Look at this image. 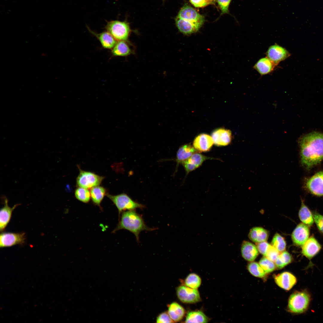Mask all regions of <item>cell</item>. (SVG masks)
I'll use <instances>...</instances> for the list:
<instances>
[{"mask_svg": "<svg viewBox=\"0 0 323 323\" xmlns=\"http://www.w3.org/2000/svg\"><path fill=\"white\" fill-rule=\"evenodd\" d=\"M184 282L185 286L192 289H197L201 284V279L196 274L191 273L187 276Z\"/></svg>", "mask_w": 323, "mask_h": 323, "instance_id": "31", "label": "cell"}, {"mask_svg": "<svg viewBox=\"0 0 323 323\" xmlns=\"http://www.w3.org/2000/svg\"><path fill=\"white\" fill-rule=\"evenodd\" d=\"M104 179V177L79 168V173L76 179L77 185L79 187L89 189L99 186Z\"/></svg>", "mask_w": 323, "mask_h": 323, "instance_id": "7", "label": "cell"}, {"mask_svg": "<svg viewBox=\"0 0 323 323\" xmlns=\"http://www.w3.org/2000/svg\"><path fill=\"white\" fill-rule=\"evenodd\" d=\"M310 300V295L306 291L295 292L289 297L288 309L292 313H303L308 309Z\"/></svg>", "mask_w": 323, "mask_h": 323, "instance_id": "3", "label": "cell"}, {"mask_svg": "<svg viewBox=\"0 0 323 323\" xmlns=\"http://www.w3.org/2000/svg\"><path fill=\"white\" fill-rule=\"evenodd\" d=\"M176 293L179 299L184 303L193 304L201 301L199 293L197 289L181 285L177 288Z\"/></svg>", "mask_w": 323, "mask_h": 323, "instance_id": "10", "label": "cell"}, {"mask_svg": "<svg viewBox=\"0 0 323 323\" xmlns=\"http://www.w3.org/2000/svg\"><path fill=\"white\" fill-rule=\"evenodd\" d=\"M156 322L159 323H172L174 322L171 319L167 312L160 314L156 319Z\"/></svg>", "mask_w": 323, "mask_h": 323, "instance_id": "39", "label": "cell"}, {"mask_svg": "<svg viewBox=\"0 0 323 323\" xmlns=\"http://www.w3.org/2000/svg\"><path fill=\"white\" fill-rule=\"evenodd\" d=\"M119 219L118 223L112 233H115L121 229L128 230L135 235L138 243L139 242V235L142 231H150L156 229L148 227L142 216L135 210L122 212Z\"/></svg>", "mask_w": 323, "mask_h": 323, "instance_id": "2", "label": "cell"}, {"mask_svg": "<svg viewBox=\"0 0 323 323\" xmlns=\"http://www.w3.org/2000/svg\"><path fill=\"white\" fill-rule=\"evenodd\" d=\"M305 186L313 195L318 196H323V171L319 172L307 179Z\"/></svg>", "mask_w": 323, "mask_h": 323, "instance_id": "8", "label": "cell"}, {"mask_svg": "<svg viewBox=\"0 0 323 323\" xmlns=\"http://www.w3.org/2000/svg\"><path fill=\"white\" fill-rule=\"evenodd\" d=\"M104 29L118 41H128L131 32L129 24L126 20L106 21Z\"/></svg>", "mask_w": 323, "mask_h": 323, "instance_id": "4", "label": "cell"}, {"mask_svg": "<svg viewBox=\"0 0 323 323\" xmlns=\"http://www.w3.org/2000/svg\"><path fill=\"white\" fill-rule=\"evenodd\" d=\"M309 227L303 223L298 224L292 231L291 238L294 244L301 246L309 237Z\"/></svg>", "mask_w": 323, "mask_h": 323, "instance_id": "12", "label": "cell"}, {"mask_svg": "<svg viewBox=\"0 0 323 323\" xmlns=\"http://www.w3.org/2000/svg\"><path fill=\"white\" fill-rule=\"evenodd\" d=\"M90 193L91 198L93 203L98 206L102 210V208L100 204L104 196L107 193L106 189L103 187L97 186L91 188Z\"/></svg>", "mask_w": 323, "mask_h": 323, "instance_id": "28", "label": "cell"}, {"mask_svg": "<svg viewBox=\"0 0 323 323\" xmlns=\"http://www.w3.org/2000/svg\"><path fill=\"white\" fill-rule=\"evenodd\" d=\"M280 253V252L271 245L265 257L275 262Z\"/></svg>", "mask_w": 323, "mask_h": 323, "instance_id": "38", "label": "cell"}, {"mask_svg": "<svg viewBox=\"0 0 323 323\" xmlns=\"http://www.w3.org/2000/svg\"><path fill=\"white\" fill-rule=\"evenodd\" d=\"M26 240L25 233L3 232L0 234L1 248L10 247L16 245H24Z\"/></svg>", "mask_w": 323, "mask_h": 323, "instance_id": "9", "label": "cell"}, {"mask_svg": "<svg viewBox=\"0 0 323 323\" xmlns=\"http://www.w3.org/2000/svg\"><path fill=\"white\" fill-rule=\"evenodd\" d=\"M268 236L267 231L261 227L252 228L250 230L249 234L250 240L257 243L266 241Z\"/></svg>", "mask_w": 323, "mask_h": 323, "instance_id": "26", "label": "cell"}, {"mask_svg": "<svg viewBox=\"0 0 323 323\" xmlns=\"http://www.w3.org/2000/svg\"><path fill=\"white\" fill-rule=\"evenodd\" d=\"M292 258L291 255L286 251L280 252L275 262L277 268L281 269L290 263Z\"/></svg>", "mask_w": 323, "mask_h": 323, "instance_id": "30", "label": "cell"}, {"mask_svg": "<svg viewBox=\"0 0 323 323\" xmlns=\"http://www.w3.org/2000/svg\"><path fill=\"white\" fill-rule=\"evenodd\" d=\"M199 152L194 153L189 159L182 163L186 174L199 167L203 162L208 159H218L205 156Z\"/></svg>", "mask_w": 323, "mask_h": 323, "instance_id": "14", "label": "cell"}, {"mask_svg": "<svg viewBox=\"0 0 323 323\" xmlns=\"http://www.w3.org/2000/svg\"><path fill=\"white\" fill-rule=\"evenodd\" d=\"M247 268L249 272L256 277L263 278L266 275L265 271L259 263L256 262H252L248 264Z\"/></svg>", "mask_w": 323, "mask_h": 323, "instance_id": "32", "label": "cell"}, {"mask_svg": "<svg viewBox=\"0 0 323 323\" xmlns=\"http://www.w3.org/2000/svg\"><path fill=\"white\" fill-rule=\"evenodd\" d=\"M131 45L129 41H118L111 50V57H126L132 54L133 50Z\"/></svg>", "mask_w": 323, "mask_h": 323, "instance_id": "19", "label": "cell"}, {"mask_svg": "<svg viewBox=\"0 0 323 323\" xmlns=\"http://www.w3.org/2000/svg\"><path fill=\"white\" fill-rule=\"evenodd\" d=\"M175 23L179 31L184 35H189L195 33L199 29L190 23L176 16Z\"/></svg>", "mask_w": 323, "mask_h": 323, "instance_id": "24", "label": "cell"}, {"mask_svg": "<svg viewBox=\"0 0 323 323\" xmlns=\"http://www.w3.org/2000/svg\"><path fill=\"white\" fill-rule=\"evenodd\" d=\"M208 318L202 311H191L187 315L185 322L186 323H207Z\"/></svg>", "mask_w": 323, "mask_h": 323, "instance_id": "29", "label": "cell"}, {"mask_svg": "<svg viewBox=\"0 0 323 323\" xmlns=\"http://www.w3.org/2000/svg\"><path fill=\"white\" fill-rule=\"evenodd\" d=\"M198 152L191 144H187L181 146L176 153V161L177 163L176 169L180 164H182L189 159L194 153Z\"/></svg>", "mask_w": 323, "mask_h": 323, "instance_id": "22", "label": "cell"}, {"mask_svg": "<svg viewBox=\"0 0 323 323\" xmlns=\"http://www.w3.org/2000/svg\"><path fill=\"white\" fill-rule=\"evenodd\" d=\"M167 313L174 322H178L183 318L185 311L184 308L178 303L173 302L168 306Z\"/></svg>", "mask_w": 323, "mask_h": 323, "instance_id": "27", "label": "cell"}, {"mask_svg": "<svg viewBox=\"0 0 323 323\" xmlns=\"http://www.w3.org/2000/svg\"><path fill=\"white\" fill-rule=\"evenodd\" d=\"M194 7L197 8L203 7L209 5L205 0H189Z\"/></svg>", "mask_w": 323, "mask_h": 323, "instance_id": "41", "label": "cell"}, {"mask_svg": "<svg viewBox=\"0 0 323 323\" xmlns=\"http://www.w3.org/2000/svg\"><path fill=\"white\" fill-rule=\"evenodd\" d=\"M106 196L113 202L117 208L119 217L124 211L135 210L138 208L143 209L146 208L144 205L134 201L125 193L117 195H112L107 193Z\"/></svg>", "mask_w": 323, "mask_h": 323, "instance_id": "5", "label": "cell"}, {"mask_svg": "<svg viewBox=\"0 0 323 323\" xmlns=\"http://www.w3.org/2000/svg\"><path fill=\"white\" fill-rule=\"evenodd\" d=\"M301 247V254L309 260L311 264V259L322 249L321 245L313 235L309 237Z\"/></svg>", "mask_w": 323, "mask_h": 323, "instance_id": "13", "label": "cell"}, {"mask_svg": "<svg viewBox=\"0 0 323 323\" xmlns=\"http://www.w3.org/2000/svg\"><path fill=\"white\" fill-rule=\"evenodd\" d=\"M209 4H214L215 1L216 0H205Z\"/></svg>", "mask_w": 323, "mask_h": 323, "instance_id": "42", "label": "cell"}, {"mask_svg": "<svg viewBox=\"0 0 323 323\" xmlns=\"http://www.w3.org/2000/svg\"><path fill=\"white\" fill-rule=\"evenodd\" d=\"M301 202V206L298 213L299 219L302 223L310 227L314 223L312 212L305 204L304 201L302 199Z\"/></svg>", "mask_w": 323, "mask_h": 323, "instance_id": "25", "label": "cell"}, {"mask_svg": "<svg viewBox=\"0 0 323 323\" xmlns=\"http://www.w3.org/2000/svg\"><path fill=\"white\" fill-rule=\"evenodd\" d=\"M214 144L211 136L205 134H202L194 139L193 145L199 153L209 151Z\"/></svg>", "mask_w": 323, "mask_h": 323, "instance_id": "18", "label": "cell"}, {"mask_svg": "<svg viewBox=\"0 0 323 323\" xmlns=\"http://www.w3.org/2000/svg\"><path fill=\"white\" fill-rule=\"evenodd\" d=\"M86 27L89 32L99 40L103 48L111 50L116 43V40L106 31L97 33L91 30L89 26H87Z\"/></svg>", "mask_w": 323, "mask_h": 323, "instance_id": "17", "label": "cell"}, {"mask_svg": "<svg viewBox=\"0 0 323 323\" xmlns=\"http://www.w3.org/2000/svg\"><path fill=\"white\" fill-rule=\"evenodd\" d=\"M314 222L319 232L323 234V215L320 214L317 211H312Z\"/></svg>", "mask_w": 323, "mask_h": 323, "instance_id": "36", "label": "cell"}, {"mask_svg": "<svg viewBox=\"0 0 323 323\" xmlns=\"http://www.w3.org/2000/svg\"><path fill=\"white\" fill-rule=\"evenodd\" d=\"M267 57L275 66L277 65L291 55L285 48L277 44L270 46L266 53Z\"/></svg>", "mask_w": 323, "mask_h": 323, "instance_id": "11", "label": "cell"}, {"mask_svg": "<svg viewBox=\"0 0 323 323\" xmlns=\"http://www.w3.org/2000/svg\"><path fill=\"white\" fill-rule=\"evenodd\" d=\"M271 245L280 253L285 250L286 243L284 238L276 233L272 238Z\"/></svg>", "mask_w": 323, "mask_h": 323, "instance_id": "34", "label": "cell"}, {"mask_svg": "<svg viewBox=\"0 0 323 323\" xmlns=\"http://www.w3.org/2000/svg\"><path fill=\"white\" fill-rule=\"evenodd\" d=\"M4 205L1 208L0 212V230L1 232L3 231L9 223L13 210L19 205L16 204L13 207H10L8 205V200L6 198H4Z\"/></svg>", "mask_w": 323, "mask_h": 323, "instance_id": "20", "label": "cell"}, {"mask_svg": "<svg viewBox=\"0 0 323 323\" xmlns=\"http://www.w3.org/2000/svg\"><path fill=\"white\" fill-rule=\"evenodd\" d=\"M232 0H216L218 5L221 10V15L229 14L228 8Z\"/></svg>", "mask_w": 323, "mask_h": 323, "instance_id": "37", "label": "cell"}, {"mask_svg": "<svg viewBox=\"0 0 323 323\" xmlns=\"http://www.w3.org/2000/svg\"><path fill=\"white\" fill-rule=\"evenodd\" d=\"M274 279L275 283L279 287L287 290H290L297 283L295 276L287 272L275 275Z\"/></svg>", "mask_w": 323, "mask_h": 323, "instance_id": "15", "label": "cell"}, {"mask_svg": "<svg viewBox=\"0 0 323 323\" xmlns=\"http://www.w3.org/2000/svg\"><path fill=\"white\" fill-rule=\"evenodd\" d=\"M164 0H163V1H164Z\"/></svg>", "mask_w": 323, "mask_h": 323, "instance_id": "43", "label": "cell"}, {"mask_svg": "<svg viewBox=\"0 0 323 323\" xmlns=\"http://www.w3.org/2000/svg\"><path fill=\"white\" fill-rule=\"evenodd\" d=\"M275 65L267 57L259 59L253 66L254 68L261 75L269 74L275 67Z\"/></svg>", "mask_w": 323, "mask_h": 323, "instance_id": "23", "label": "cell"}, {"mask_svg": "<svg viewBox=\"0 0 323 323\" xmlns=\"http://www.w3.org/2000/svg\"><path fill=\"white\" fill-rule=\"evenodd\" d=\"M214 144L218 146L228 145L232 139L231 132L228 129L220 128L215 130L211 134Z\"/></svg>", "mask_w": 323, "mask_h": 323, "instance_id": "16", "label": "cell"}, {"mask_svg": "<svg viewBox=\"0 0 323 323\" xmlns=\"http://www.w3.org/2000/svg\"><path fill=\"white\" fill-rule=\"evenodd\" d=\"M241 251L243 257L246 260L250 262L254 260L258 255L257 246L247 241H244L243 242Z\"/></svg>", "mask_w": 323, "mask_h": 323, "instance_id": "21", "label": "cell"}, {"mask_svg": "<svg viewBox=\"0 0 323 323\" xmlns=\"http://www.w3.org/2000/svg\"><path fill=\"white\" fill-rule=\"evenodd\" d=\"M301 161L302 165L310 170L323 160V133L312 132L299 139Z\"/></svg>", "mask_w": 323, "mask_h": 323, "instance_id": "1", "label": "cell"}, {"mask_svg": "<svg viewBox=\"0 0 323 323\" xmlns=\"http://www.w3.org/2000/svg\"><path fill=\"white\" fill-rule=\"evenodd\" d=\"M274 262L264 256L260 259L259 263L266 274L271 272L275 269L276 267Z\"/></svg>", "mask_w": 323, "mask_h": 323, "instance_id": "35", "label": "cell"}, {"mask_svg": "<svg viewBox=\"0 0 323 323\" xmlns=\"http://www.w3.org/2000/svg\"><path fill=\"white\" fill-rule=\"evenodd\" d=\"M74 195L77 199L84 203L89 202L91 198L90 193L88 190L80 187L76 189Z\"/></svg>", "mask_w": 323, "mask_h": 323, "instance_id": "33", "label": "cell"}, {"mask_svg": "<svg viewBox=\"0 0 323 323\" xmlns=\"http://www.w3.org/2000/svg\"><path fill=\"white\" fill-rule=\"evenodd\" d=\"M176 16L190 23L199 29L205 21L203 15L187 4H185L181 8Z\"/></svg>", "mask_w": 323, "mask_h": 323, "instance_id": "6", "label": "cell"}, {"mask_svg": "<svg viewBox=\"0 0 323 323\" xmlns=\"http://www.w3.org/2000/svg\"><path fill=\"white\" fill-rule=\"evenodd\" d=\"M271 245L266 241H264L258 243L257 245V247L258 252L265 256Z\"/></svg>", "mask_w": 323, "mask_h": 323, "instance_id": "40", "label": "cell"}]
</instances>
